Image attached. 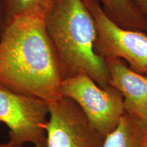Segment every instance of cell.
I'll return each mask as SVG.
<instances>
[{
    "label": "cell",
    "instance_id": "1",
    "mask_svg": "<svg viewBox=\"0 0 147 147\" xmlns=\"http://www.w3.org/2000/svg\"><path fill=\"white\" fill-rule=\"evenodd\" d=\"M45 17L22 15L5 21L0 36V84L49 104L63 95L64 79Z\"/></svg>",
    "mask_w": 147,
    "mask_h": 147
},
{
    "label": "cell",
    "instance_id": "12",
    "mask_svg": "<svg viewBox=\"0 0 147 147\" xmlns=\"http://www.w3.org/2000/svg\"><path fill=\"white\" fill-rule=\"evenodd\" d=\"M0 147H17L14 143L8 141L6 143H0Z\"/></svg>",
    "mask_w": 147,
    "mask_h": 147
},
{
    "label": "cell",
    "instance_id": "6",
    "mask_svg": "<svg viewBox=\"0 0 147 147\" xmlns=\"http://www.w3.org/2000/svg\"><path fill=\"white\" fill-rule=\"evenodd\" d=\"M47 147H103L106 136L92 125L81 108L63 95L49 104Z\"/></svg>",
    "mask_w": 147,
    "mask_h": 147
},
{
    "label": "cell",
    "instance_id": "5",
    "mask_svg": "<svg viewBox=\"0 0 147 147\" xmlns=\"http://www.w3.org/2000/svg\"><path fill=\"white\" fill-rule=\"evenodd\" d=\"M84 1L96 25L95 54L104 61L119 59L133 71L147 75L146 33L121 28L106 16L98 3L92 0Z\"/></svg>",
    "mask_w": 147,
    "mask_h": 147
},
{
    "label": "cell",
    "instance_id": "2",
    "mask_svg": "<svg viewBox=\"0 0 147 147\" xmlns=\"http://www.w3.org/2000/svg\"><path fill=\"white\" fill-rule=\"evenodd\" d=\"M45 22L64 80L82 74L108 87L109 71L94 51L96 25L84 0H54Z\"/></svg>",
    "mask_w": 147,
    "mask_h": 147
},
{
    "label": "cell",
    "instance_id": "8",
    "mask_svg": "<svg viewBox=\"0 0 147 147\" xmlns=\"http://www.w3.org/2000/svg\"><path fill=\"white\" fill-rule=\"evenodd\" d=\"M98 3L104 13L121 28L147 32V23L131 0H92Z\"/></svg>",
    "mask_w": 147,
    "mask_h": 147
},
{
    "label": "cell",
    "instance_id": "13",
    "mask_svg": "<svg viewBox=\"0 0 147 147\" xmlns=\"http://www.w3.org/2000/svg\"><path fill=\"white\" fill-rule=\"evenodd\" d=\"M0 14H1V12H0ZM0 23H1V16H0Z\"/></svg>",
    "mask_w": 147,
    "mask_h": 147
},
{
    "label": "cell",
    "instance_id": "4",
    "mask_svg": "<svg viewBox=\"0 0 147 147\" xmlns=\"http://www.w3.org/2000/svg\"><path fill=\"white\" fill-rule=\"evenodd\" d=\"M61 92L78 104L92 125L104 136L115 129L125 113L123 97L118 89L111 85L100 87L85 74L65 79Z\"/></svg>",
    "mask_w": 147,
    "mask_h": 147
},
{
    "label": "cell",
    "instance_id": "7",
    "mask_svg": "<svg viewBox=\"0 0 147 147\" xmlns=\"http://www.w3.org/2000/svg\"><path fill=\"white\" fill-rule=\"evenodd\" d=\"M105 62L109 71V84L122 94L125 112L147 126V75L133 71L119 59Z\"/></svg>",
    "mask_w": 147,
    "mask_h": 147
},
{
    "label": "cell",
    "instance_id": "9",
    "mask_svg": "<svg viewBox=\"0 0 147 147\" xmlns=\"http://www.w3.org/2000/svg\"><path fill=\"white\" fill-rule=\"evenodd\" d=\"M103 147H147V126L125 112L115 129L106 136Z\"/></svg>",
    "mask_w": 147,
    "mask_h": 147
},
{
    "label": "cell",
    "instance_id": "3",
    "mask_svg": "<svg viewBox=\"0 0 147 147\" xmlns=\"http://www.w3.org/2000/svg\"><path fill=\"white\" fill-rule=\"evenodd\" d=\"M49 115V104L45 101L0 84V122L8 127V140L17 147L28 143L34 147H47L45 126Z\"/></svg>",
    "mask_w": 147,
    "mask_h": 147
},
{
    "label": "cell",
    "instance_id": "11",
    "mask_svg": "<svg viewBox=\"0 0 147 147\" xmlns=\"http://www.w3.org/2000/svg\"><path fill=\"white\" fill-rule=\"evenodd\" d=\"M131 1L147 23V0H131Z\"/></svg>",
    "mask_w": 147,
    "mask_h": 147
},
{
    "label": "cell",
    "instance_id": "10",
    "mask_svg": "<svg viewBox=\"0 0 147 147\" xmlns=\"http://www.w3.org/2000/svg\"><path fill=\"white\" fill-rule=\"evenodd\" d=\"M54 0H4L5 21L22 15L45 16Z\"/></svg>",
    "mask_w": 147,
    "mask_h": 147
}]
</instances>
